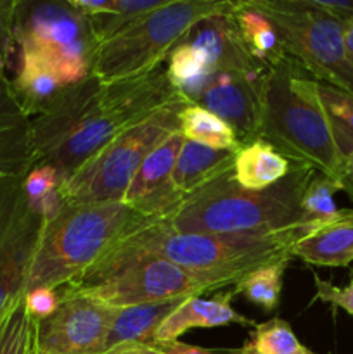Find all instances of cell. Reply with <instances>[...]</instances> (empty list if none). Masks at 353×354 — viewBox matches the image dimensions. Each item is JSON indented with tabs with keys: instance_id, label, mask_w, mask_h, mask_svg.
I'll list each match as a JSON object with an SVG mask.
<instances>
[{
	"instance_id": "11",
	"label": "cell",
	"mask_w": 353,
	"mask_h": 354,
	"mask_svg": "<svg viewBox=\"0 0 353 354\" xmlns=\"http://www.w3.org/2000/svg\"><path fill=\"white\" fill-rule=\"evenodd\" d=\"M14 38L17 45H37L87 62L97 47L89 17L71 0H17Z\"/></svg>"
},
{
	"instance_id": "31",
	"label": "cell",
	"mask_w": 353,
	"mask_h": 354,
	"mask_svg": "<svg viewBox=\"0 0 353 354\" xmlns=\"http://www.w3.org/2000/svg\"><path fill=\"white\" fill-rule=\"evenodd\" d=\"M16 7L17 0H0V73L7 71L9 57L16 45V38H14Z\"/></svg>"
},
{
	"instance_id": "28",
	"label": "cell",
	"mask_w": 353,
	"mask_h": 354,
	"mask_svg": "<svg viewBox=\"0 0 353 354\" xmlns=\"http://www.w3.org/2000/svg\"><path fill=\"white\" fill-rule=\"evenodd\" d=\"M339 190H341V183L338 180L324 173H315L301 201V209H303V225L300 228L301 235L338 213L339 209L334 203V194Z\"/></svg>"
},
{
	"instance_id": "27",
	"label": "cell",
	"mask_w": 353,
	"mask_h": 354,
	"mask_svg": "<svg viewBox=\"0 0 353 354\" xmlns=\"http://www.w3.org/2000/svg\"><path fill=\"white\" fill-rule=\"evenodd\" d=\"M24 194L28 197L31 209L51 221L59 213L62 206L61 194V178L57 171L51 166L35 165L26 175L23 176Z\"/></svg>"
},
{
	"instance_id": "13",
	"label": "cell",
	"mask_w": 353,
	"mask_h": 354,
	"mask_svg": "<svg viewBox=\"0 0 353 354\" xmlns=\"http://www.w3.org/2000/svg\"><path fill=\"white\" fill-rule=\"evenodd\" d=\"M262 75L241 71L210 73L196 88L187 93L190 104L204 107L230 124L242 145L258 140L260 86Z\"/></svg>"
},
{
	"instance_id": "1",
	"label": "cell",
	"mask_w": 353,
	"mask_h": 354,
	"mask_svg": "<svg viewBox=\"0 0 353 354\" xmlns=\"http://www.w3.org/2000/svg\"><path fill=\"white\" fill-rule=\"evenodd\" d=\"M180 100L187 99L165 66L114 83L89 75L68 86L51 109L31 118L35 165L51 166L66 182L118 135Z\"/></svg>"
},
{
	"instance_id": "12",
	"label": "cell",
	"mask_w": 353,
	"mask_h": 354,
	"mask_svg": "<svg viewBox=\"0 0 353 354\" xmlns=\"http://www.w3.org/2000/svg\"><path fill=\"white\" fill-rule=\"evenodd\" d=\"M59 308L33 327V354H100L116 310L89 297L59 299Z\"/></svg>"
},
{
	"instance_id": "20",
	"label": "cell",
	"mask_w": 353,
	"mask_h": 354,
	"mask_svg": "<svg viewBox=\"0 0 353 354\" xmlns=\"http://www.w3.org/2000/svg\"><path fill=\"white\" fill-rule=\"evenodd\" d=\"M237 151L211 149L196 142L183 140L173 168L172 183L183 201L217 182L234 169Z\"/></svg>"
},
{
	"instance_id": "30",
	"label": "cell",
	"mask_w": 353,
	"mask_h": 354,
	"mask_svg": "<svg viewBox=\"0 0 353 354\" xmlns=\"http://www.w3.org/2000/svg\"><path fill=\"white\" fill-rule=\"evenodd\" d=\"M33 327L23 296L12 304L0 324V354H31Z\"/></svg>"
},
{
	"instance_id": "15",
	"label": "cell",
	"mask_w": 353,
	"mask_h": 354,
	"mask_svg": "<svg viewBox=\"0 0 353 354\" xmlns=\"http://www.w3.org/2000/svg\"><path fill=\"white\" fill-rule=\"evenodd\" d=\"M228 12L230 9L224 14L199 21L183 37V40L189 41L203 55L208 75L215 71H241L249 73V75H262L266 69L262 68L248 54Z\"/></svg>"
},
{
	"instance_id": "34",
	"label": "cell",
	"mask_w": 353,
	"mask_h": 354,
	"mask_svg": "<svg viewBox=\"0 0 353 354\" xmlns=\"http://www.w3.org/2000/svg\"><path fill=\"white\" fill-rule=\"evenodd\" d=\"M156 348L161 354H239V349H208L180 341L158 342Z\"/></svg>"
},
{
	"instance_id": "33",
	"label": "cell",
	"mask_w": 353,
	"mask_h": 354,
	"mask_svg": "<svg viewBox=\"0 0 353 354\" xmlns=\"http://www.w3.org/2000/svg\"><path fill=\"white\" fill-rule=\"evenodd\" d=\"M315 299L334 308H341L353 317V280L346 287H338L315 277Z\"/></svg>"
},
{
	"instance_id": "4",
	"label": "cell",
	"mask_w": 353,
	"mask_h": 354,
	"mask_svg": "<svg viewBox=\"0 0 353 354\" xmlns=\"http://www.w3.org/2000/svg\"><path fill=\"white\" fill-rule=\"evenodd\" d=\"M300 237V230L266 237L179 234L161 220H149L125 234L121 241L166 258L185 272L224 289L235 286L253 270L291 261V248Z\"/></svg>"
},
{
	"instance_id": "5",
	"label": "cell",
	"mask_w": 353,
	"mask_h": 354,
	"mask_svg": "<svg viewBox=\"0 0 353 354\" xmlns=\"http://www.w3.org/2000/svg\"><path fill=\"white\" fill-rule=\"evenodd\" d=\"M149 221L123 203H64L47 221L26 289H61L102 258L125 234Z\"/></svg>"
},
{
	"instance_id": "22",
	"label": "cell",
	"mask_w": 353,
	"mask_h": 354,
	"mask_svg": "<svg viewBox=\"0 0 353 354\" xmlns=\"http://www.w3.org/2000/svg\"><path fill=\"white\" fill-rule=\"evenodd\" d=\"M293 166L286 156L265 140H255L237 151L232 175L244 189L263 190L286 178Z\"/></svg>"
},
{
	"instance_id": "29",
	"label": "cell",
	"mask_w": 353,
	"mask_h": 354,
	"mask_svg": "<svg viewBox=\"0 0 353 354\" xmlns=\"http://www.w3.org/2000/svg\"><path fill=\"white\" fill-rule=\"evenodd\" d=\"M249 342L258 354H311L310 349L298 341L291 325L282 318H272L256 325Z\"/></svg>"
},
{
	"instance_id": "38",
	"label": "cell",
	"mask_w": 353,
	"mask_h": 354,
	"mask_svg": "<svg viewBox=\"0 0 353 354\" xmlns=\"http://www.w3.org/2000/svg\"><path fill=\"white\" fill-rule=\"evenodd\" d=\"M239 354H258V353H256L255 349H253L251 342L246 341L244 344H242V348H239ZM311 354H315V353H311Z\"/></svg>"
},
{
	"instance_id": "3",
	"label": "cell",
	"mask_w": 353,
	"mask_h": 354,
	"mask_svg": "<svg viewBox=\"0 0 353 354\" xmlns=\"http://www.w3.org/2000/svg\"><path fill=\"white\" fill-rule=\"evenodd\" d=\"M293 165L310 166L341 178L343 161L318 95V80L296 59L284 55L263 73L260 86V131Z\"/></svg>"
},
{
	"instance_id": "23",
	"label": "cell",
	"mask_w": 353,
	"mask_h": 354,
	"mask_svg": "<svg viewBox=\"0 0 353 354\" xmlns=\"http://www.w3.org/2000/svg\"><path fill=\"white\" fill-rule=\"evenodd\" d=\"M228 14L244 48L262 68L266 69L287 55L273 24L248 0L232 2Z\"/></svg>"
},
{
	"instance_id": "35",
	"label": "cell",
	"mask_w": 353,
	"mask_h": 354,
	"mask_svg": "<svg viewBox=\"0 0 353 354\" xmlns=\"http://www.w3.org/2000/svg\"><path fill=\"white\" fill-rule=\"evenodd\" d=\"M100 354H161L156 344H142V342H123V344L113 346Z\"/></svg>"
},
{
	"instance_id": "7",
	"label": "cell",
	"mask_w": 353,
	"mask_h": 354,
	"mask_svg": "<svg viewBox=\"0 0 353 354\" xmlns=\"http://www.w3.org/2000/svg\"><path fill=\"white\" fill-rule=\"evenodd\" d=\"M232 2L170 0L93 48L89 75L100 83L138 78L161 68L170 52L199 21L230 9Z\"/></svg>"
},
{
	"instance_id": "26",
	"label": "cell",
	"mask_w": 353,
	"mask_h": 354,
	"mask_svg": "<svg viewBox=\"0 0 353 354\" xmlns=\"http://www.w3.org/2000/svg\"><path fill=\"white\" fill-rule=\"evenodd\" d=\"M318 95L343 161L353 152V95L318 82Z\"/></svg>"
},
{
	"instance_id": "24",
	"label": "cell",
	"mask_w": 353,
	"mask_h": 354,
	"mask_svg": "<svg viewBox=\"0 0 353 354\" xmlns=\"http://www.w3.org/2000/svg\"><path fill=\"white\" fill-rule=\"evenodd\" d=\"M180 133L185 140L211 149L239 151L242 147L230 124L196 104H187L180 113Z\"/></svg>"
},
{
	"instance_id": "39",
	"label": "cell",
	"mask_w": 353,
	"mask_h": 354,
	"mask_svg": "<svg viewBox=\"0 0 353 354\" xmlns=\"http://www.w3.org/2000/svg\"><path fill=\"white\" fill-rule=\"evenodd\" d=\"M10 310V308H7V310L6 311H2V313H0V322H2V318L3 317H6V313H7V311H9Z\"/></svg>"
},
{
	"instance_id": "18",
	"label": "cell",
	"mask_w": 353,
	"mask_h": 354,
	"mask_svg": "<svg viewBox=\"0 0 353 354\" xmlns=\"http://www.w3.org/2000/svg\"><path fill=\"white\" fill-rule=\"evenodd\" d=\"M291 254L308 265L329 268L353 263V209H339L327 221L301 235L291 248Z\"/></svg>"
},
{
	"instance_id": "10",
	"label": "cell",
	"mask_w": 353,
	"mask_h": 354,
	"mask_svg": "<svg viewBox=\"0 0 353 354\" xmlns=\"http://www.w3.org/2000/svg\"><path fill=\"white\" fill-rule=\"evenodd\" d=\"M45 225L28 203L23 176L0 178V313L24 296Z\"/></svg>"
},
{
	"instance_id": "19",
	"label": "cell",
	"mask_w": 353,
	"mask_h": 354,
	"mask_svg": "<svg viewBox=\"0 0 353 354\" xmlns=\"http://www.w3.org/2000/svg\"><path fill=\"white\" fill-rule=\"evenodd\" d=\"M10 83L21 107L30 118L51 109L68 88L52 62L30 47H19V66Z\"/></svg>"
},
{
	"instance_id": "6",
	"label": "cell",
	"mask_w": 353,
	"mask_h": 354,
	"mask_svg": "<svg viewBox=\"0 0 353 354\" xmlns=\"http://www.w3.org/2000/svg\"><path fill=\"white\" fill-rule=\"evenodd\" d=\"M210 290L218 287L120 239L102 258L57 289V296L89 297L111 310H123L180 296H203Z\"/></svg>"
},
{
	"instance_id": "32",
	"label": "cell",
	"mask_w": 353,
	"mask_h": 354,
	"mask_svg": "<svg viewBox=\"0 0 353 354\" xmlns=\"http://www.w3.org/2000/svg\"><path fill=\"white\" fill-rule=\"evenodd\" d=\"M59 303L61 301H59L57 290L47 289V287H40V289L24 294V306L33 324L51 317L59 308Z\"/></svg>"
},
{
	"instance_id": "2",
	"label": "cell",
	"mask_w": 353,
	"mask_h": 354,
	"mask_svg": "<svg viewBox=\"0 0 353 354\" xmlns=\"http://www.w3.org/2000/svg\"><path fill=\"white\" fill-rule=\"evenodd\" d=\"M315 173L310 166L294 165L275 185L248 190L230 171L187 197L172 216L161 221L179 234L266 237L300 230L301 201Z\"/></svg>"
},
{
	"instance_id": "17",
	"label": "cell",
	"mask_w": 353,
	"mask_h": 354,
	"mask_svg": "<svg viewBox=\"0 0 353 354\" xmlns=\"http://www.w3.org/2000/svg\"><path fill=\"white\" fill-rule=\"evenodd\" d=\"M234 290L217 292L210 299L201 296L189 297L180 304L156 332V344L166 341H179L180 335L192 328H213L225 325H241V327H256V324L239 311L234 310Z\"/></svg>"
},
{
	"instance_id": "16",
	"label": "cell",
	"mask_w": 353,
	"mask_h": 354,
	"mask_svg": "<svg viewBox=\"0 0 353 354\" xmlns=\"http://www.w3.org/2000/svg\"><path fill=\"white\" fill-rule=\"evenodd\" d=\"M33 166L31 118L21 107L9 76L0 73V178L24 176Z\"/></svg>"
},
{
	"instance_id": "37",
	"label": "cell",
	"mask_w": 353,
	"mask_h": 354,
	"mask_svg": "<svg viewBox=\"0 0 353 354\" xmlns=\"http://www.w3.org/2000/svg\"><path fill=\"white\" fill-rule=\"evenodd\" d=\"M343 41H345L346 57L353 66V17L343 23Z\"/></svg>"
},
{
	"instance_id": "8",
	"label": "cell",
	"mask_w": 353,
	"mask_h": 354,
	"mask_svg": "<svg viewBox=\"0 0 353 354\" xmlns=\"http://www.w3.org/2000/svg\"><path fill=\"white\" fill-rule=\"evenodd\" d=\"M187 100L170 104L137 127L123 131L59 187L64 203H121L144 159L180 131V113Z\"/></svg>"
},
{
	"instance_id": "40",
	"label": "cell",
	"mask_w": 353,
	"mask_h": 354,
	"mask_svg": "<svg viewBox=\"0 0 353 354\" xmlns=\"http://www.w3.org/2000/svg\"><path fill=\"white\" fill-rule=\"evenodd\" d=\"M31 354H33V351H31Z\"/></svg>"
},
{
	"instance_id": "21",
	"label": "cell",
	"mask_w": 353,
	"mask_h": 354,
	"mask_svg": "<svg viewBox=\"0 0 353 354\" xmlns=\"http://www.w3.org/2000/svg\"><path fill=\"white\" fill-rule=\"evenodd\" d=\"M189 297L194 296H180L173 297V299L159 301V303L138 304V306L116 310L113 325H111L109 334H107L106 349L123 344V342L156 344V332L161 327L163 322Z\"/></svg>"
},
{
	"instance_id": "14",
	"label": "cell",
	"mask_w": 353,
	"mask_h": 354,
	"mask_svg": "<svg viewBox=\"0 0 353 354\" xmlns=\"http://www.w3.org/2000/svg\"><path fill=\"white\" fill-rule=\"evenodd\" d=\"M183 140L182 133L175 131L161 142L144 159L121 203L149 220H166L172 216L183 203L172 183L173 168Z\"/></svg>"
},
{
	"instance_id": "36",
	"label": "cell",
	"mask_w": 353,
	"mask_h": 354,
	"mask_svg": "<svg viewBox=\"0 0 353 354\" xmlns=\"http://www.w3.org/2000/svg\"><path fill=\"white\" fill-rule=\"evenodd\" d=\"M339 183H341L343 192L348 194L350 199L353 201V152L345 159V165H343L341 178H339Z\"/></svg>"
},
{
	"instance_id": "9",
	"label": "cell",
	"mask_w": 353,
	"mask_h": 354,
	"mask_svg": "<svg viewBox=\"0 0 353 354\" xmlns=\"http://www.w3.org/2000/svg\"><path fill=\"white\" fill-rule=\"evenodd\" d=\"M273 24L284 52L318 82L353 95V66L346 57L343 23L314 0H248Z\"/></svg>"
},
{
	"instance_id": "25",
	"label": "cell",
	"mask_w": 353,
	"mask_h": 354,
	"mask_svg": "<svg viewBox=\"0 0 353 354\" xmlns=\"http://www.w3.org/2000/svg\"><path fill=\"white\" fill-rule=\"evenodd\" d=\"M287 266L289 261H282L253 270L234 286L235 296H242L266 313H272L279 306Z\"/></svg>"
}]
</instances>
